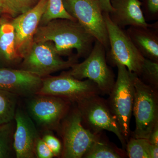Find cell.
I'll list each match as a JSON object with an SVG mask.
<instances>
[{"mask_svg":"<svg viewBox=\"0 0 158 158\" xmlns=\"http://www.w3.org/2000/svg\"><path fill=\"white\" fill-rule=\"evenodd\" d=\"M13 121L14 120L0 125V158L11 157L14 152L13 140L15 126Z\"/></svg>","mask_w":158,"mask_h":158,"instance_id":"obj_20","label":"cell"},{"mask_svg":"<svg viewBox=\"0 0 158 158\" xmlns=\"http://www.w3.org/2000/svg\"><path fill=\"white\" fill-rule=\"evenodd\" d=\"M2 13L12 19L33 8L39 0H1Z\"/></svg>","mask_w":158,"mask_h":158,"instance_id":"obj_22","label":"cell"},{"mask_svg":"<svg viewBox=\"0 0 158 158\" xmlns=\"http://www.w3.org/2000/svg\"><path fill=\"white\" fill-rule=\"evenodd\" d=\"M141 9L146 20L158 19V0H142Z\"/></svg>","mask_w":158,"mask_h":158,"instance_id":"obj_25","label":"cell"},{"mask_svg":"<svg viewBox=\"0 0 158 158\" xmlns=\"http://www.w3.org/2000/svg\"><path fill=\"white\" fill-rule=\"evenodd\" d=\"M19 97L0 90V125L14 120Z\"/></svg>","mask_w":158,"mask_h":158,"instance_id":"obj_19","label":"cell"},{"mask_svg":"<svg viewBox=\"0 0 158 158\" xmlns=\"http://www.w3.org/2000/svg\"><path fill=\"white\" fill-rule=\"evenodd\" d=\"M77 55L63 60L58 54L54 43L51 41L34 42L31 48L23 59L20 69L41 78L70 68L78 62Z\"/></svg>","mask_w":158,"mask_h":158,"instance_id":"obj_6","label":"cell"},{"mask_svg":"<svg viewBox=\"0 0 158 158\" xmlns=\"http://www.w3.org/2000/svg\"><path fill=\"white\" fill-rule=\"evenodd\" d=\"M15 128L13 148L17 158L36 157V147L40 137L36 124L27 112L17 108L15 115Z\"/></svg>","mask_w":158,"mask_h":158,"instance_id":"obj_13","label":"cell"},{"mask_svg":"<svg viewBox=\"0 0 158 158\" xmlns=\"http://www.w3.org/2000/svg\"><path fill=\"white\" fill-rule=\"evenodd\" d=\"M37 94L56 96L77 103L101 93L93 81L78 80L63 72L58 76L42 78V86Z\"/></svg>","mask_w":158,"mask_h":158,"instance_id":"obj_8","label":"cell"},{"mask_svg":"<svg viewBox=\"0 0 158 158\" xmlns=\"http://www.w3.org/2000/svg\"><path fill=\"white\" fill-rule=\"evenodd\" d=\"M106 52L104 45L96 40L89 56L83 62L74 63L66 72L78 80L93 81L101 94H109L116 80L115 74L107 65Z\"/></svg>","mask_w":158,"mask_h":158,"instance_id":"obj_4","label":"cell"},{"mask_svg":"<svg viewBox=\"0 0 158 158\" xmlns=\"http://www.w3.org/2000/svg\"><path fill=\"white\" fill-rule=\"evenodd\" d=\"M77 107L81 116L82 123L87 129L94 134L103 131L114 133L126 148L127 142L123 136L118 120L110 110L107 102L99 96L94 95L77 103Z\"/></svg>","mask_w":158,"mask_h":158,"instance_id":"obj_9","label":"cell"},{"mask_svg":"<svg viewBox=\"0 0 158 158\" xmlns=\"http://www.w3.org/2000/svg\"><path fill=\"white\" fill-rule=\"evenodd\" d=\"M41 138L53 153L55 156H59L61 154L62 144L56 137L48 134H46Z\"/></svg>","mask_w":158,"mask_h":158,"instance_id":"obj_26","label":"cell"},{"mask_svg":"<svg viewBox=\"0 0 158 158\" xmlns=\"http://www.w3.org/2000/svg\"><path fill=\"white\" fill-rule=\"evenodd\" d=\"M147 139L151 144L158 146V124L156 125Z\"/></svg>","mask_w":158,"mask_h":158,"instance_id":"obj_28","label":"cell"},{"mask_svg":"<svg viewBox=\"0 0 158 158\" xmlns=\"http://www.w3.org/2000/svg\"><path fill=\"white\" fill-rule=\"evenodd\" d=\"M138 77L144 83L158 89V62L145 58L141 74Z\"/></svg>","mask_w":158,"mask_h":158,"instance_id":"obj_24","label":"cell"},{"mask_svg":"<svg viewBox=\"0 0 158 158\" xmlns=\"http://www.w3.org/2000/svg\"><path fill=\"white\" fill-rule=\"evenodd\" d=\"M0 59L10 64L21 59L16 51L14 26L6 19H0Z\"/></svg>","mask_w":158,"mask_h":158,"instance_id":"obj_17","label":"cell"},{"mask_svg":"<svg viewBox=\"0 0 158 158\" xmlns=\"http://www.w3.org/2000/svg\"><path fill=\"white\" fill-rule=\"evenodd\" d=\"M127 33L144 58L158 62V23L150 27L130 26Z\"/></svg>","mask_w":158,"mask_h":158,"instance_id":"obj_16","label":"cell"},{"mask_svg":"<svg viewBox=\"0 0 158 158\" xmlns=\"http://www.w3.org/2000/svg\"><path fill=\"white\" fill-rule=\"evenodd\" d=\"M125 153L110 143L102 141L100 137L92 144L83 158H121Z\"/></svg>","mask_w":158,"mask_h":158,"instance_id":"obj_18","label":"cell"},{"mask_svg":"<svg viewBox=\"0 0 158 158\" xmlns=\"http://www.w3.org/2000/svg\"><path fill=\"white\" fill-rule=\"evenodd\" d=\"M116 66L118 68L117 78L107 102L116 116L122 134L127 142L131 136L130 122L135 98V73L130 72L124 65Z\"/></svg>","mask_w":158,"mask_h":158,"instance_id":"obj_2","label":"cell"},{"mask_svg":"<svg viewBox=\"0 0 158 158\" xmlns=\"http://www.w3.org/2000/svg\"><path fill=\"white\" fill-rule=\"evenodd\" d=\"M58 131L63 141L61 156L64 158H83L101 135L84 127L77 107L69 110L61 122Z\"/></svg>","mask_w":158,"mask_h":158,"instance_id":"obj_7","label":"cell"},{"mask_svg":"<svg viewBox=\"0 0 158 158\" xmlns=\"http://www.w3.org/2000/svg\"><path fill=\"white\" fill-rule=\"evenodd\" d=\"M28 98L27 112L35 124L47 131H58L72 103L45 94H36Z\"/></svg>","mask_w":158,"mask_h":158,"instance_id":"obj_10","label":"cell"},{"mask_svg":"<svg viewBox=\"0 0 158 158\" xmlns=\"http://www.w3.org/2000/svg\"><path fill=\"white\" fill-rule=\"evenodd\" d=\"M103 12L110 13L113 11V9L110 0H98Z\"/></svg>","mask_w":158,"mask_h":158,"instance_id":"obj_29","label":"cell"},{"mask_svg":"<svg viewBox=\"0 0 158 158\" xmlns=\"http://www.w3.org/2000/svg\"><path fill=\"white\" fill-rule=\"evenodd\" d=\"M47 1L39 0L32 9L13 18L16 51L23 59L34 43V37L46 9Z\"/></svg>","mask_w":158,"mask_h":158,"instance_id":"obj_12","label":"cell"},{"mask_svg":"<svg viewBox=\"0 0 158 158\" xmlns=\"http://www.w3.org/2000/svg\"><path fill=\"white\" fill-rule=\"evenodd\" d=\"M2 13V1L0 0V14L1 13ZM1 19V18H0Z\"/></svg>","mask_w":158,"mask_h":158,"instance_id":"obj_31","label":"cell"},{"mask_svg":"<svg viewBox=\"0 0 158 158\" xmlns=\"http://www.w3.org/2000/svg\"><path fill=\"white\" fill-rule=\"evenodd\" d=\"M42 78L23 69L0 68V90L18 97L28 98L37 94Z\"/></svg>","mask_w":158,"mask_h":158,"instance_id":"obj_14","label":"cell"},{"mask_svg":"<svg viewBox=\"0 0 158 158\" xmlns=\"http://www.w3.org/2000/svg\"><path fill=\"white\" fill-rule=\"evenodd\" d=\"M36 157L38 158H52L55 157L53 153L40 138L36 144Z\"/></svg>","mask_w":158,"mask_h":158,"instance_id":"obj_27","label":"cell"},{"mask_svg":"<svg viewBox=\"0 0 158 158\" xmlns=\"http://www.w3.org/2000/svg\"><path fill=\"white\" fill-rule=\"evenodd\" d=\"M107 30L110 49L106 59L111 65H124L128 70L139 77L145 58L133 43L126 30L116 25L110 19L109 13L103 12Z\"/></svg>","mask_w":158,"mask_h":158,"instance_id":"obj_3","label":"cell"},{"mask_svg":"<svg viewBox=\"0 0 158 158\" xmlns=\"http://www.w3.org/2000/svg\"><path fill=\"white\" fill-rule=\"evenodd\" d=\"M149 144L145 138H129L126 145L127 155L130 158H150Z\"/></svg>","mask_w":158,"mask_h":158,"instance_id":"obj_23","label":"cell"},{"mask_svg":"<svg viewBox=\"0 0 158 158\" xmlns=\"http://www.w3.org/2000/svg\"><path fill=\"white\" fill-rule=\"evenodd\" d=\"M46 9L43 15L40 25L46 24L51 21L59 19L77 21L67 12L62 0H47Z\"/></svg>","mask_w":158,"mask_h":158,"instance_id":"obj_21","label":"cell"},{"mask_svg":"<svg viewBox=\"0 0 158 158\" xmlns=\"http://www.w3.org/2000/svg\"><path fill=\"white\" fill-rule=\"evenodd\" d=\"M95 40L77 21L59 19L40 25L34 42L51 41L61 56H72L75 49L78 58L85 59L92 51Z\"/></svg>","mask_w":158,"mask_h":158,"instance_id":"obj_1","label":"cell"},{"mask_svg":"<svg viewBox=\"0 0 158 158\" xmlns=\"http://www.w3.org/2000/svg\"><path fill=\"white\" fill-rule=\"evenodd\" d=\"M150 158H158V146L150 143L149 146Z\"/></svg>","mask_w":158,"mask_h":158,"instance_id":"obj_30","label":"cell"},{"mask_svg":"<svg viewBox=\"0 0 158 158\" xmlns=\"http://www.w3.org/2000/svg\"><path fill=\"white\" fill-rule=\"evenodd\" d=\"M113 10L109 14L116 25L124 29L127 26L150 27L147 23L141 9L140 0H110Z\"/></svg>","mask_w":158,"mask_h":158,"instance_id":"obj_15","label":"cell"},{"mask_svg":"<svg viewBox=\"0 0 158 158\" xmlns=\"http://www.w3.org/2000/svg\"><path fill=\"white\" fill-rule=\"evenodd\" d=\"M135 93L133 112L136 127L135 138L147 139L156 125L158 124L157 89L143 82L135 74Z\"/></svg>","mask_w":158,"mask_h":158,"instance_id":"obj_5","label":"cell"},{"mask_svg":"<svg viewBox=\"0 0 158 158\" xmlns=\"http://www.w3.org/2000/svg\"><path fill=\"white\" fill-rule=\"evenodd\" d=\"M62 1L67 12L109 50L107 30L98 0Z\"/></svg>","mask_w":158,"mask_h":158,"instance_id":"obj_11","label":"cell"}]
</instances>
